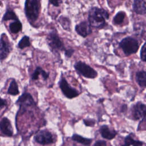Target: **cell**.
Masks as SVG:
<instances>
[{
	"mask_svg": "<svg viewBox=\"0 0 146 146\" xmlns=\"http://www.w3.org/2000/svg\"><path fill=\"white\" fill-rule=\"evenodd\" d=\"M109 17L108 13L105 10L94 7L89 11L88 22L92 27L102 28L105 25L106 19Z\"/></svg>",
	"mask_w": 146,
	"mask_h": 146,
	"instance_id": "cell-1",
	"label": "cell"
},
{
	"mask_svg": "<svg viewBox=\"0 0 146 146\" xmlns=\"http://www.w3.org/2000/svg\"><path fill=\"white\" fill-rule=\"evenodd\" d=\"M39 5L38 0H26L25 11L29 21L34 22L38 18Z\"/></svg>",
	"mask_w": 146,
	"mask_h": 146,
	"instance_id": "cell-2",
	"label": "cell"
},
{
	"mask_svg": "<svg viewBox=\"0 0 146 146\" xmlns=\"http://www.w3.org/2000/svg\"><path fill=\"white\" fill-rule=\"evenodd\" d=\"M119 45L124 53L127 55L136 53L139 47L138 41L131 36L123 38L120 42Z\"/></svg>",
	"mask_w": 146,
	"mask_h": 146,
	"instance_id": "cell-3",
	"label": "cell"
},
{
	"mask_svg": "<svg viewBox=\"0 0 146 146\" xmlns=\"http://www.w3.org/2000/svg\"><path fill=\"white\" fill-rule=\"evenodd\" d=\"M75 70L82 75L87 78H95L97 76V72L88 64L82 62H78L75 65Z\"/></svg>",
	"mask_w": 146,
	"mask_h": 146,
	"instance_id": "cell-4",
	"label": "cell"
},
{
	"mask_svg": "<svg viewBox=\"0 0 146 146\" xmlns=\"http://www.w3.org/2000/svg\"><path fill=\"white\" fill-rule=\"evenodd\" d=\"M47 40L52 50L58 51L64 50V44L55 31L50 33L47 37Z\"/></svg>",
	"mask_w": 146,
	"mask_h": 146,
	"instance_id": "cell-5",
	"label": "cell"
},
{
	"mask_svg": "<svg viewBox=\"0 0 146 146\" xmlns=\"http://www.w3.org/2000/svg\"><path fill=\"white\" fill-rule=\"evenodd\" d=\"M35 141L42 145H47L54 142L52 134L47 130H41L38 132L34 136Z\"/></svg>",
	"mask_w": 146,
	"mask_h": 146,
	"instance_id": "cell-6",
	"label": "cell"
},
{
	"mask_svg": "<svg viewBox=\"0 0 146 146\" xmlns=\"http://www.w3.org/2000/svg\"><path fill=\"white\" fill-rule=\"evenodd\" d=\"M59 84V87L62 90L63 94L67 98L69 99H72L73 98L79 95L78 91L74 88L71 87L68 84V83H67L65 78H62L60 80Z\"/></svg>",
	"mask_w": 146,
	"mask_h": 146,
	"instance_id": "cell-7",
	"label": "cell"
},
{
	"mask_svg": "<svg viewBox=\"0 0 146 146\" xmlns=\"http://www.w3.org/2000/svg\"><path fill=\"white\" fill-rule=\"evenodd\" d=\"M16 103L20 106V110H25L27 107L35 105V102L29 93L23 94L17 100Z\"/></svg>",
	"mask_w": 146,
	"mask_h": 146,
	"instance_id": "cell-8",
	"label": "cell"
},
{
	"mask_svg": "<svg viewBox=\"0 0 146 146\" xmlns=\"http://www.w3.org/2000/svg\"><path fill=\"white\" fill-rule=\"evenodd\" d=\"M11 51V46L7 39H5L3 35L0 38V60H4Z\"/></svg>",
	"mask_w": 146,
	"mask_h": 146,
	"instance_id": "cell-9",
	"label": "cell"
},
{
	"mask_svg": "<svg viewBox=\"0 0 146 146\" xmlns=\"http://www.w3.org/2000/svg\"><path fill=\"white\" fill-rule=\"evenodd\" d=\"M75 31L80 36L85 38L92 32L91 25L88 22L83 21L75 26Z\"/></svg>",
	"mask_w": 146,
	"mask_h": 146,
	"instance_id": "cell-10",
	"label": "cell"
},
{
	"mask_svg": "<svg viewBox=\"0 0 146 146\" xmlns=\"http://www.w3.org/2000/svg\"><path fill=\"white\" fill-rule=\"evenodd\" d=\"M132 114L135 119L139 120L145 118V106L144 104L138 102L132 107Z\"/></svg>",
	"mask_w": 146,
	"mask_h": 146,
	"instance_id": "cell-11",
	"label": "cell"
},
{
	"mask_svg": "<svg viewBox=\"0 0 146 146\" xmlns=\"http://www.w3.org/2000/svg\"><path fill=\"white\" fill-rule=\"evenodd\" d=\"M0 130L3 135L11 137L13 135V129L10 121L7 117H3L0 121Z\"/></svg>",
	"mask_w": 146,
	"mask_h": 146,
	"instance_id": "cell-12",
	"label": "cell"
},
{
	"mask_svg": "<svg viewBox=\"0 0 146 146\" xmlns=\"http://www.w3.org/2000/svg\"><path fill=\"white\" fill-rule=\"evenodd\" d=\"M135 12L140 15H144L146 13L145 0H135L133 3Z\"/></svg>",
	"mask_w": 146,
	"mask_h": 146,
	"instance_id": "cell-13",
	"label": "cell"
},
{
	"mask_svg": "<svg viewBox=\"0 0 146 146\" xmlns=\"http://www.w3.org/2000/svg\"><path fill=\"white\" fill-rule=\"evenodd\" d=\"M100 133L103 138L108 140H111L113 139L117 134L115 130L110 129V128L106 125L100 127Z\"/></svg>",
	"mask_w": 146,
	"mask_h": 146,
	"instance_id": "cell-14",
	"label": "cell"
},
{
	"mask_svg": "<svg viewBox=\"0 0 146 146\" xmlns=\"http://www.w3.org/2000/svg\"><path fill=\"white\" fill-rule=\"evenodd\" d=\"M136 79L138 84L143 88L146 86V73L144 70L138 71L136 74Z\"/></svg>",
	"mask_w": 146,
	"mask_h": 146,
	"instance_id": "cell-15",
	"label": "cell"
},
{
	"mask_svg": "<svg viewBox=\"0 0 146 146\" xmlns=\"http://www.w3.org/2000/svg\"><path fill=\"white\" fill-rule=\"evenodd\" d=\"M39 75H41L44 79H47L48 78V74L43 70L41 67H38L33 72L31 78L33 80H36L38 79Z\"/></svg>",
	"mask_w": 146,
	"mask_h": 146,
	"instance_id": "cell-16",
	"label": "cell"
},
{
	"mask_svg": "<svg viewBox=\"0 0 146 146\" xmlns=\"http://www.w3.org/2000/svg\"><path fill=\"white\" fill-rule=\"evenodd\" d=\"M72 139L75 141H76L79 143H80V144L85 145H90L92 142L91 139L84 138V137H83L79 135H77V134L73 135L72 136Z\"/></svg>",
	"mask_w": 146,
	"mask_h": 146,
	"instance_id": "cell-17",
	"label": "cell"
},
{
	"mask_svg": "<svg viewBox=\"0 0 146 146\" xmlns=\"http://www.w3.org/2000/svg\"><path fill=\"white\" fill-rule=\"evenodd\" d=\"M19 93L18 86L16 81L13 79L10 83V86L7 90V94L11 95H17Z\"/></svg>",
	"mask_w": 146,
	"mask_h": 146,
	"instance_id": "cell-18",
	"label": "cell"
},
{
	"mask_svg": "<svg viewBox=\"0 0 146 146\" xmlns=\"http://www.w3.org/2000/svg\"><path fill=\"white\" fill-rule=\"evenodd\" d=\"M9 20H14V21L18 20V18L16 15L15 13L13 11V10L10 9H7L6 10V11L3 15L2 21H6Z\"/></svg>",
	"mask_w": 146,
	"mask_h": 146,
	"instance_id": "cell-19",
	"label": "cell"
},
{
	"mask_svg": "<svg viewBox=\"0 0 146 146\" xmlns=\"http://www.w3.org/2000/svg\"><path fill=\"white\" fill-rule=\"evenodd\" d=\"M22 23L19 20L15 21L9 25V29L12 33L16 34L22 30Z\"/></svg>",
	"mask_w": 146,
	"mask_h": 146,
	"instance_id": "cell-20",
	"label": "cell"
},
{
	"mask_svg": "<svg viewBox=\"0 0 146 146\" xmlns=\"http://www.w3.org/2000/svg\"><path fill=\"white\" fill-rule=\"evenodd\" d=\"M143 143L139 141V140H136L133 138H132L131 135L127 136L124 141V144L125 145H135V146H139V145H142Z\"/></svg>",
	"mask_w": 146,
	"mask_h": 146,
	"instance_id": "cell-21",
	"label": "cell"
},
{
	"mask_svg": "<svg viewBox=\"0 0 146 146\" xmlns=\"http://www.w3.org/2000/svg\"><path fill=\"white\" fill-rule=\"evenodd\" d=\"M125 14L123 11H120L117 13L113 19V23L115 25H120L123 23L125 18Z\"/></svg>",
	"mask_w": 146,
	"mask_h": 146,
	"instance_id": "cell-22",
	"label": "cell"
},
{
	"mask_svg": "<svg viewBox=\"0 0 146 146\" xmlns=\"http://www.w3.org/2000/svg\"><path fill=\"white\" fill-rule=\"evenodd\" d=\"M30 46V38L28 36H24L19 41L18 43V47L21 49H23L25 47H29Z\"/></svg>",
	"mask_w": 146,
	"mask_h": 146,
	"instance_id": "cell-23",
	"label": "cell"
},
{
	"mask_svg": "<svg viewBox=\"0 0 146 146\" xmlns=\"http://www.w3.org/2000/svg\"><path fill=\"white\" fill-rule=\"evenodd\" d=\"M59 22H60V25H62V26L63 27V28L64 29H65L66 30H70V20L67 18L61 17L59 19Z\"/></svg>",
	"mask_w": 146,
	"mask_h": 146,
	"instance_id": "cell-24",
	"label": "cell"
},
{
	"mask_svg": "<svg viewBox=\"0 0 146 146\" xmlns=\"http://www.w3.org/2000/svg\"><path fill=\"white\" fill-rule=\"evenodd\" d=\"M140 58L141 59L145 62L146 59V48H145V43H144L143 46L141 47V52H140Z\"/></svg>",
	"mask_w": 146,
	"mask_h": 146,
	"instance_id": "cell-25",
	"label": "cell"
},
{
	"mask_svg": "<svg viewBox=\"0 0 146 146\" xmlns=\"http://www.w3.org/2000/svg\"><path fill=\"white\" fill-rule=\"evenodd\" d=\"M83 122L87 126H93L95 124V121L92 119H84Z\"/></svg>",
	"mask_w": 146,
	"mask_h": 146,
	"instance_id": "cell-26",
	"label": "cell"
},
{
	"mask_svg": "<svg viewBox=\"0 0 146 146\" xmlns=\"http://www.w3.org/2000/svg\"><path fill=\"white\" fill-rule=\"evenodd\" d=\"M60 2V0H49V2L50 4L56 7L59 6Z\"/></svg>",
	"mask_w": 146,
	"mask_h": 146,
	"instance_id": "cell-27",
	"label": "cell"
},
{
	"mask_svg": "<svg viewBox=\"0 0 146 146\" xmlns=\"http://www.w3.org/2000/svg\"><path fill=\"white\" fill-rule=\"evenodd\" d=\"M74 50L73 49H68V50H65V55L66 56L70 58L72 56V54L74 53Z\"/></svg>",
	"mask_w": 146,
	"mask_h": 146,
	"instance_id": "cell-28",
	"label": "cell"
},
{
	"mask_svg": "<svg viewBox=\"0 0 146 146\" xmlns=\"http://www.w3.org/2000/svg\"><path fill=\"white\" fill-rule=\"evenodd\" d=\"M94 145H106V142L103 140H98L94 144Z\"/></svg>",
	"mask_w": 146,
	"mask_h": 146,
	"instance_id": "cell-29",
	"label": "cell"
},
{
	"mask_svg": "<svg viewBox=\"0 0 146 146\" xmlns=\"http://www.w3.org/2000/svg\"><path fill=\"white\" fill-rule=\"evenodd\" d=\"M6 105H7V102L6 101V100L3 99L0 97V108L5 107Z\"/></svg>",
	"mask_w": 146,
	"mask_h": 146,
	"instance_id": "cell-30",
	"label": "cell"
},
{
	"mask_svg": "<svg viewBox=\"0 0 146 146\" xmlns=\"http://www.w3.org/2000/svg\"><path fill=\"white\" fill-rule=\"evenodd\" d=\"M2 5V2L0 1V6H1Z\"/></svg>",
	"mask_w": 146,
	"mask_h": 146,
	"instance_id": "cell-31",
	"label": "cell"
}]
</instances>
